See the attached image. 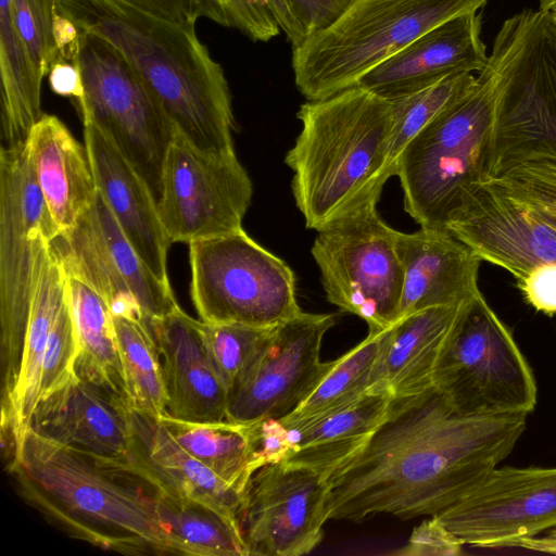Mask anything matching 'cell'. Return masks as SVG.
<instances>
[{
  "instance_id": "6da1fadb",
  "label": "cell",
  "mask_w": 556,
  "mask_h": 556,
  "mask_svg": "<svg viewBox=\"0 0 556 556\" xmlns=\"http://www.w3.org/2000/svg\"><path fill=\"white\" fill-rule=\"evenodd\" d=\"M527 416H460L433 386L391 397L366 443L326 478L328 519L440 515L509 455Z\"/></svg>"
},
{
  "instance_id": "7a4b0ae2",
  "label": "cell",
  "mask_w": 556,
  "mask_h": 556,
  "mask_svg": "<svg viewBox=\"0 0 556 556\" xmlns=\"http://www.w3.org/2000/svg\"><path fill=\"white\" fill-rule=\"evenodd\" d=\"M7 469L20 496L68 535L125 555L174 554L156 490L126 458H97L28 428Z\"/></svg>"
},
{
  "instance_id": "3957f363",
  "label": "cell",
  "mask_w": 556,
  "mask_h": 556,
  "mask_svg": "<svg viewBox=\"0 0 556 556\" xmlns=\"http://www.w3.org/2000/svg\"><path fill=\"white\" fill-rule=\"evenodd\" d=\"M58 11L124 55L191 146L235 152L228 83L194 25L161 18L124 0H58Z\"/></svg>"
},
{
  "instance_id": "277c9868",
  "label": "cell",
  "mask_w": 556,
  "mask_h": 556,
  "mask_svg": "<svg viewBox=\"0 0 556 556\" xmlns=\"http://www.w3.org/2000/svg\"><path fill=\"white\" fill-rule=\"evenodd\" d=\"M302 123L285 163L305 226L318 230L372 198L393 176L389 99L361 86L303 103Z\"/></svg>"
},
{
  "instance_id": "5b68a950",
  "label": "cell",
  "mask_w": 556,
  "mask_h": 556,
  "mask_svg": "<svg viewBox=\"0 0 556 556\" xmlns=\"http://www.w3.org/2000/svg\"><path fill=\"white\" fill-rule=\"evenodd\" d=\"M518 31L517 14L500 28L473 88L400 152L393 175L404 208L420 227L445 228L450 215L483 180L496 109Z\"/></svg>"
},
{
  "instance_id": "8992f818",
  "label": "cell",
  "mask_w": 556,
  "mask_h": 556,
  "mask_svg": "<svg viewBox=\"0 0 556 556\" xmlns=\"http://www.w3.org/2000/svg\"><path fill=\"white\" fill-rule=\"evenodd\" d=\"M488 0H352L327 28L292 48L299 91L319 100L355 86L437 25Z\"/></svg>"
},
{
  "instance_id": "52a82bcc",
  "label": "cell",
  "mask_w": 556,
  "mask_h": 556,
  "mask_svg": "<svg viewBox=\"0 0 556 556\" xmlns=\"http://www.w3.org/2000/svg\"><path fill=\"white\" fill-rule=\"evenodd\" d=\"M432 384L460 416L528 415L538 397L532 369L481 292L462 304Z\"/></svg>"
},
{
  "instance_id": "ba28073f",
  "label": "cell",
  "mask_w": 556,
  "mask_h": 556,
  "mask_svg": "<svg viewBox=\"0 0 556 556\" xmlns=\"http://www.w3.org/2000/svg\"><path fill=\"white\" fill-rule=\"evenodd\" d=\"M59 236L36 180L26 143L0 151L1 403L15 395L40 254Z\"/></svg>"
},
{
  "instance_id": "9c48e42d",
  "label": "cell",
  "mask_w": 556,
  "mask_h": 556,
  "mask_svg": "<svg viewBox=\"0 0 556 556\" xmlns=\"http://www.w3.org/2000/svg\"><path fill=\"white\" fill-rule=\"evenodd\" d=\"M188 245L201 321L270 328L302 312L293 270L243 228Z\"/></svg>"
},
{
  "instance_id": "30bf717a",
  "label": "cell",
  "mask_w": 556,
  "mask_h": 556,
  "mask_svg": "<svg viewBox=\"0 0 556 556\" xmlns=\"http://www.w3.org/2000/svg\"><path fill=\"white\" fill-rule=\"evenodd\" d=\"M372 198L319 228L311 253L327 300L362 318L368 331H382L397 321L403 267L397 230L379 215Z\"/></svg>"
},
{
  "instance_id": "8fae6325",
  "label": "cell",
  "mask_w": 556,
  "mask_h": 556,
  "mask_svg": "<svg viewBox=\"0 0 556 556\" xmlns=\"http://www.w3.org/2000/svg\"><path fill=\"white\" fill-rule=\"evenodd\" d=\"M80 31L75 61L85 87L78 103L81 118L91 121L115 144L157 201L164 159L177 131L124 55L100 36Z\"/></svg>"
},
{
  "instance_id": "7c38bea8",
  "label": "cell",
  "mask_w": 556,
  "mask_h": 556,
  "mask_svg": "<svg viewBox=\"0 0 556 556\" xmlns=\"http://www.w3.org/2000/svg\"><path fill=\"white\" fill-rule=\"evenodd\" d=\"M519 24L483 180L532 155L556 153V28L539 9L521 11Z\"/></svg>"
},
{
  "instance_id": "4fadbf2b",
  "label": "cell",
  "mask_w": 556,
  "mask_h": 556,
  "mask_svg": "<svg viewBox=\"0 0 556 556\" xmlns=\"http://www.w3.org/2000/svg\"><path fill=\"white\" fill-rule=\"evenodd\" d=\"M252 194V181L235 152L200 151L175 134L156 201L172 243L190 244L241 229Z\"/></svg>"
},
{
  "instance_id": "5bb4252c",
  "label": "cell",
  "mask_w": 556,
  "mask_h": 556,
  "mask_svg": "<svg viewBox=\"0 0 556 556\" xmlns=\"http://www.w3.org/2000/svg\"><path fill=\"white\" fill-rule=\"evenodd\" d=\"M51 248L66 275L93 288L113 315L151 323L179 306L170 285L147 266L99 191L91 207L72 229L60 233Z\"/></svg>"
},
{
  "instance_id": "9a60e30c",
  "label": "cell",
  "mask_w": 556,
  "mask_h": 556,
  "mask_svg": "<svg viewBox=\"0 0 556 556\" xmlns=\"http://www.w3.org/2000/svg\"><path fill=\"white\" fill-rule=\"evenodd\" d=\"M333 314L301 312L269 329L258 355L229 389L227 421L242 425L285 419L333 367L321 362L325 334Z\"/></svg>"
},
{
  "instance_id": "2e32d148",
  "label": "cell",
  "mask_w": 556,
  "mask_h": 556,
  "mask_svg": "<svg viewBox=\"0 0 556 556\" xmlns=\"http://www.w3.org/2000/svg\"><path fill=\"white\" fill-rule=\"evenodd\" d=\"M329 489L318 471L283 462L257 468L248 481L238 521L249 556H302L324 539Z\"/></svg>"
},
{
  "instance_id": "e0dca14e",
  "label": "cell",
  "mask_w": 556,
  "mask_h": 556,
  "mask_svg": "<svg viewBox=\"0 0 556 556\" xmlns=\"http://www.w3.org/2000/svg\"><path fill=\"white\" fill-rule=\"evenodd\" d=\"M434 517L463 545L516 546L556 528V467L494 468Z\"/></svg>"
},
{
  "instance_id": "ac0fdd59",
  "label": "cell",
  "mask_w": 556,
  "mask_h": 556,
  "mask_svg": "<svg viewBox=\"0 0 556 556\" xmlns=\"http://www.w3.org/2000/svg\"><path fill=\"white\" fill-rule=\"evenodd\" d=\"M488 56L481 39V14L468 12L429 29L355 86L392 100L450 74L480 73Z\"/></svg>"
},
{
  "instance_id": "d6986e66",
  "label": "cell",
  "mask_w": 556,
  "mask_h": 556,
  "mask_svg": "<svg viewBox=\"0 0 556 556\" xmlns=\"http://www.w3.org/2000/svg\"><path fill=\"white\" fill-rule=\"evenodd\" d=\"M84 143L97 189L123 232L151 271L169 283V241L150 187L115 144L94 124L83 118Z\"/></svg>"
},
{
  "instance_id": "ffe728a7",
  "label": "cell",
  "mask_w": 556,
  "mask_h": 556,
  "mask_svg": "<svg viewBox=\"0 0 556 556\" xmlns=\"http://www.w3.org/2000/svg\"><path fill=\"white\" fill-rule=\"evenodd\" d=\"M124 402L76 376L39 399L29 428L87 455L123 459L130 440Z\"/></svg>"
},
{
  "instance_id": "44dd1931",
  "label": "cell",
  "mask_w": 556,
  "mask_h": 556,
  "mask_svg": "<svg viewBox=\"0 0 556 556\" xmlns=\"http://www.w3.org/2000/svg\"><path fill=\"white\" fill-rule=\"evenodd\" d=\"M397 252L404 274L397 321L426 308L460 304L480 292L482 261L446 228L399 232Z\"/></svg>"
},
{
  "instance_id": "7402d4cb",
  "label": "cell",
  "mask_w": 556,
  "mask_h": 556,
  "mask_svg": "<svg viewBox=\"0 0 556 556\" xmlns=\"http://www.w3.org/2000/svg\"><path fill=\"white\" fill-rule=\"evenodd\" d=\"M150 324L162 363L167 414L187 421H227L228 390L207 357L200 320L178 306Z\"/></svg>"
},
{
  "instance_id": "603a6c76",
  "label": "cell",
  "mask_w": 556,
  "mask_h": 556,
  "mask_svg": "<svg viewBox=\"0 0 556 556\" xmlns=\"http://www.w3.org/2000/svg\"><path fill=\"white\" fill-rule=\"evenodd\" d=\"M130 468L156 491L213 505L238 518L242 493L218 478L170 435L159 418L124 402Z\"/></svg>"
},
{
  "instance_id": "cb8c5ba5",
  "label": "cell",
  "mask_w": 556,
  "mask_h": 556,
  "mask_svg": "<svg viewBox=\"0 0 556 556\" xmlns=\"http://www.w3.org/2000/svg\"><path fill=\"white\" fill-rule=\"evenodd\" d=\"M66 298L67 275L49 243L37 265L15 395L8 414L1 416V445L5 464L14 460L29 428L39 397L47 341Z\"/></svg>"
},
{
  "instance_id": "d4e9b609",
  "label": "cell",
  "mask_w": 556,
  "mask_h": 556,
  "mask_svg": "<svg viewBox=\"0 0 556 556\" xmlns=\"http://www.w3.org/2000/svg\"><path fill=\"white\" fill-rule=\"evenodd\" d=\"M391 397L366 393L324 415L275 419L280 462L314 469L327 478L366 443L383 419Z\"/></svg>"
},
{
  "instance_id": "484cf974",
  "label": "cell",
  "mask_w": 556,
  "mask_h": 556,
  "mask_svg": "<svg viewBox=\"0 0 556 556\" xmlns=\"http://www.w3.org/2000/svg\"><path fill=\"white\" fill-rule=\"evenodd\" d=\"M26 147L37 184L59 235L72 229L97 198V185L85 146L64 123L43 114Z\"/></svg>"
},
{
  "instance_id": "4316f807",
  "label": "cell",
  "mask_w": 556,
  "mask_h": 556,
  "mask_svg": "<svg viewBox=\"0 0 556 556\" xmlns=\"http://www.w3.org/2000/svg\"><path fill=\"white\" fill-rule=\"evenodd\" d=\"M463 303L426 308L395 323L388 330L367 393L394 397L432 387L437 359Z\"/></svg>"
},
{
  "instance_id": "83f0119b",
  "label": "cell",
  "mask_w": 556,
  "mask_h": 556,
  "mask_svg": "<svg viewBox=\"0 0 556 556\" xmlns=\"http://www.w3.org/2000/svg\"><path fill=\"white\" fill-rule=\"evenodd\" d=\"M67 300L78 341L76 375L128 402L113 314L108 302L89 285L70 275Z\"/></svg>"
},
{
  "instance_id": "f1b7e54d",
  "label": "cell",
  "mask_w": 556,
  "mask_h": 556,
  "mask_svg": "<svg viewBox=\"0 0 556 556\" xmlns=\"http://www.w3.org/2000/svg\"><path fill=\"white\" fill-rule=\"evenodd\" d=\"M0 71L2 147L23 146L43 115L42 80L15 28L11 0H0Z\"/></svg>"
},
{
  "instance_id": "f546056e",
  "label": "cell",
  "mask_w": 556,
  "mask_h": 556,
  "mask_svg": "<svg viewBox=\"0 0 556 556\" xmlns=\"http://www.w3.org/2000/svg\"><path fill=\"white\" fill-rule=\"evenodd\" d=\"M160 522L174 555L249 556L238 518L207 503L156 491Z\"/></svg>"
},
{
  "instance_id": "4dcf8cb0",
  "label": "cell",
  "mask_w": 556,
  "mask_h": 556,
  "mask_svg": "<svg viewBox=\"0 0 556 556\" xmlns=\"http://www.w3.org/2000/svg\"><path fill=\"white\" fill-rule=\"evenodd\" d=\"M159 420L189 454L228 485L243 492L256 470L251 425L187 421L167 413Z\"/></svg>"
},
{
  "instance_id": "1f68e13d",
  "label": "cell",
  "mask_w": 556,
  "mask_h": 556,
  "mask_svg": "<svg viewBox=\"0 0 556 556\" xmlns=\"http://www.w3.org/2000/svg\"><path fill=\"white\" fill-rule=\"evenodd\" d=\"M128 404L160 418L167 413V395L159 349L148 320L113 315Z\"/></svg>"
},
{
  "instance_id": "d6a6232c",
  "label": "cell",
  "mask_w": 556,
  "mask_h": 556,
  "mask_svg": "<svg viewBox=\"0 0 556 556\" xmlns=\"http://www.w3.org/2000/svg\"><path fill=\"white\" fill-rule=\"evenodd\" d=\"M389 329L368 331L363 341L334 359V365L329 372L303 403L285 419L324 415L365 395L370 387Z\"/></svg>"
},
{
  "instance_id": "836d02e7",
  "label": "cell",
  "mask_w": 556,
  "mask_h": 556,
  "mask_svg": "<svg viewBox=\"0 0 556 556\" xmlns=\"http://www.w3.org/2000/svg\"><path fill=\"white\" fill-rule=\"evenodd\" d=\"M476 83L477 76L470 72L450 74L390 100L393 108L389 149L392 174L395 159L403 148L440 114L467 94Z\"/></svg>"
},
{
  "instance_id": "e575fe53",
  "label": "cell",
  "mask_w": 556,
  "mask_h": 556,
  "mask_svg": "<svg viewBox=\"0 0 556 556\" xmlns=\"http://www.w3.org/2000/svg\"><path fill=\"white\" fill-rule=\"evenodd\" d=\"M270 328L236 323L207 324L200 320V332L207 357L228 391L254 362Z\"/></svg>"
},
{
  "instance_id": "d590c367",
  "label": "cell",
  "mask_w": 556,
  "mask_h": 556,
  "mask_svg": "<svg viewBox=\"0 0 556 556\" xmlns=\"http://www.w3.org/2000/svg\"><path fill=\"white\" fill-rule=\"evenodd\" d=\"M484 181L500 186L556 230V153L507 165Z\"/></svg>"
},
{
  "instance_id": "8d00e7d4",
  "label": "cell",
  "mask_w": 556,
  "mask_h": 556,
  "mask_svg": "<svg viewBox=\"0 0 556 556\" xmlns=\"http://www.w3.org/2000/svg\"><path fill=\"white\" fill-rule=\"evenodd\" d=\"M11 10L15 28L42 80L52 64L63 59L53 35L58 0H11Z\"/></svg>"
},
{
  "instance_id": "74e56055",
  "label": "cell",
  "mask_w": 556,
  "mask_h": 556,
  "mask_svg": "<svg viewBox=\"0 0 556 556\" xmlns=\"http://www.w3.org/2000/svg\"><path fill=\"white\" fill-rule=\"evenodd\" d=\"M78 341L68 300L49 334L41 366L39 399L76 377Z\"/></svg>"
},
{
  "instance_id": "f35d334b",
  "label": "cell",
  "mask_w": 556,
  "mask_h": 556,
  "mask_svg": "<svg viewBox=\"0 0 556 556\" xmlns=\"http://www.w3.org/2000/svg\"><path fill=\"white\" fill-rule=\"evenodd\" d=\"M463 544L432 516L416 526L407 542L391 552L397 556H455L462 553Z\"/></svg>"
},
{
  "instance_id": "ab89813d",
  "label": "cell",
  "mask_w": 556,
  "mask_h": 556,
  "mask_svg": "<svg viewBox=\"0 0 556 556\" xmlns=\"http://www.w3.org/2000/svg\"><path fill=\"white\" fill-rule=\"evenodd\" d=\"M285 1L305 40L331 25L343 13L352 0Z\"/></svg>"
},
{
  "instance_id": "60d3db41",
  "label": "cell",
  "mask_w": 556,
  "mask_h": 556,
  "mask_svg": "<svg viewBox=\"0 0 556 556\" xmlns=\"http://www.w3.org/2000/svg\"><path fill=\"white\" fill-rule=\"evenodd\" d=\"M161 18L194 25L199 17L197 0H124Z\"/></svg>"
},
{
  "instance_id": "b9f144b4",
  "label": "cell",
  "mask_w": 556,
  "mask_h": 556,
  "mask_svg": "<svg viewBox=\"0 0 556 556\" xmlns=\"http://www.w3.org/2000/svg\"><path fill=\"white\" fill-rule=\"evenodd\" d=\"M52 91L62 97H70L78 103L85 98V87L78 63H68L64 59L55 61L49 72Z\"/></svg>"
},
{
  "instance_id": "7bdbcfd3",
  "label": "cell",
  "mask_w": 556,
  "mask_h": 556,
  "mask_svg": "<svg viewBox=\"0 0 556 556\" xmlns=\"http://www.w3.org/2000/svg\"><path fill=\"white\" fill-rule=\"evenodd\" d=\"M53 35L60 55L73 63L79 55L81 31L70 17L56 11Z\"/></svg>"
},
{
  "instance_id": "ee69618b",
  "label": "cell",
  "mask_w": 556,
  "mask_h": 556,
  "mask_svg": "<svg viewBox=\"0 0 556 556\" xmlns=\"http://www.w3.org/2000/svg\"><path fill=\"white\" fill-rule=\"evenodd\" d=\"M199 17H206L223 26L233 27L236 0H197Z\"/></svg>"
},
{
  "instance_id": "f6af8a7d",
  "label": "cell",
  "mask_w": 556,
  "mask_h": 556,
  "mask_svg": "<svg viewBox=\"0 0 556 556\" xmlns=\"http://www.w3.org/2000/svg\"><path fill=\"white\" fill-rule=\"evenodd\" d=\"M279 27L285 31L292 48L303 42V34L285 0H266ZM236 13V12H235Z\"/></svg>"
},
{
  "instance_id": "bcb514c9",
  "label": "cell",
  "mask_w": 556,
  "mask_h": 556,
  "mask_svg": "<svg viewBox=\"0 0 556 556\" xmlns=\"http://www.w3.org/2000/svg\"><path fill=\"white\" fill-rule=\"evenodd\" d=\"M515 547L556 554V528L541 538H530L519 542Z\"/></svg>"
},
{
  "instance_id": "7dc6e473",
  "label": "cell",
  "mask_w": 556,
  "mask_h": 556,
  "mask_svg": "<svg viewBox=\"0 0 556 556\" xmlns=\"http://www.w3.org/2000/svg\"><path fill=\"white\" fill-rule=\"evenodd\" d=\"M554 5H556V0H541L539 10L549 11Z\"/></svg>"
},
{
  "instance_id": "c3c4849f",
  "label": "cell",
  "mask_w": 556,
  "mask_h": 556,
  "mask_svg": "<svg viewBox=\"0 0 556 556\" xmlns=\"http://www.w3.org/2000/svg\"><path fill=\"white\" fill-rule=\"evenodd\" d=\"M548 13H549L551 22H552V24L554 25V27L556 28V5H554L553 8H551V10L548 11Z\"/></svg>"
}]
</instances>
